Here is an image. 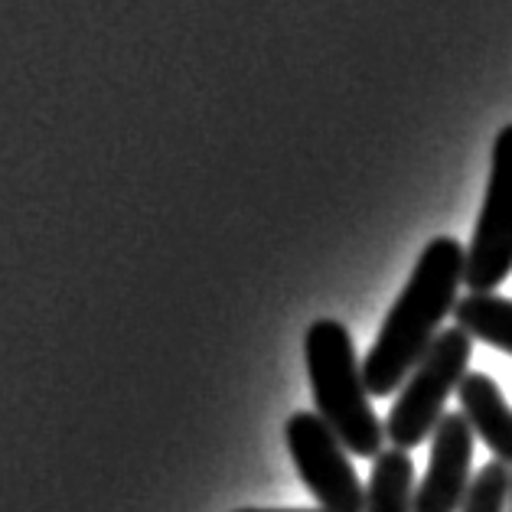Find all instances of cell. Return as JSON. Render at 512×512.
<instances>
[{"instance_id": "obj_11", "label": "cell", "mask_w": 512, "mask_h": 512, "mask_svg": "<svg viewBox=\"0 0 512 512\" xmlns=\"http://www.w3.org/2000/svg\"><path fill=\"white\" fill-rule=\"evenodd\" d=\"M235 512H323V509H235Z\"/></svg>"}, {"instance_id": "obj_1", "label": "cell", "mask_w": 512, "mask_h": 512, "mask_svg": "<svg viewBox=\"0 0 512 512\" xmlns=\"http://www.w3.org/2000/svg\"><path fill=\"white\" fill-rule=\"evenodd\" d=\"M467 271V248L451 235L424 245L415 271L385 317L376 343L362 359V379L372 398L402 392L411 369L428 353L441 323L457 307V287Z\"/></svg>"}, {"instance_id": "obj_8", "label": "cell", "mask_w": 512, "mask_h": 512, "mask_svg": "<svg viewBox=\"0 0 512 512\" xmlns=\"http://www.w3.org/2000/svg\"><path fill=\"white\" fill-rule=\"evenodd\" d=\"M415 464L408 451L385 447L372 460L366 486V512H415Z\"/></svg>"}, {"instance_id": "obj_2", "label": "cell", "mask_w": 512, "mask_h": 512, "mask_svg": "<svg viewBox=\"0 0 512 512\" xmlns=\"http://www.w3.org/2000/svg\"><path fill=\"white\" fill-rule=\"evenodd\" d=\"M304 359L317 415L356 457L376 460L385 451V424L372 411L353 336L336 320L310 323L304 336Z\"/></svg>"}, {"instance_id": "obj_7", "label": "cell", "mask_w": 512, "mask_h": 512, "mask_svg": "<svg viewBox=\"0 0 512 512\" xmlns=\"http://www.w3.org/2000/svg\"><path fill=\"white\" fill-rule=\"evenodd\" d=\"M460 411L470 421L473 434L490 447V454L499 464L512 467V408L499 385L486 372H467L457 385Z\"/></svg>"}, {"instance_id": "obj_3", "label": "cell", "mask_w": 512, "mask_h": 512, "mask_svg": "<svg viewBox=\"0 0 512 512\" xmlns=\"http://www.w3.org/2000/svg\"><path fill=\"white\" fill-rule=\"evenodd\" d=\"M473 356V336L460 330L457 323L437 333L428 353L411 369L402 392L392 402L385 418V437L398 451H415L421 441H428L434 428L444 418V402L464 382Z\"/></svg>"}, {"instance_id": "obj_5", "label": "cell", "mask_w": 512, "mask_h": 512, "mask_svg": "<svg viewBox=\"0 0 512 512\" xmlns=\"http://www.w3.org/2000/svg\"><path fill=\"white\" fill-rule=\"evenodd\" d=\"M512 274V124L496 134L490 183L467 248L464 284L470 294H493Z\"/></svg>"}, {"instance_id": "obj_10", "label": "cell", "mask_w": 512, "mask_h": 512, "mask_svg": "<svg viewBox=\"0 0 512 512\" xmlns=\"http://www.w3.org/2000/svg\"><path fill=\"white\" fill-rule=\"evenodd\" d=\"M509 483H512V473L506 464H486L477 480L470 483V493L464 499V509L460 512H506L509 506Z\"/></svg>"}, {"instance_id": "obj_9", "label": "cell", "mask_w": 512, "mask_h": 512, "mask_svg": "<svg viewBox=\"0 0 512 512\" xmlns=\"http://www.w3.org/2000/svg\"><path fill=\"white\" fill-rule=\"evenodd\" d=\"M454 323L467 330L473 340L503 349L512 356V301L499 294H470L454 307Z\"/></svg>"}, {"instance_id": "obj_4", "label": "cell", "mask_w": 512, "mask_h": 512, "mask_svg": "<svg viewBox=\"0 0 512 512\" xmlns=\"http://www.w3.org/2000/svg\"><path fill=\"white\" fill-rule=\"evenodd\" d=\"M284 441L304 486L323 512H366V486L340 437L317 411H297L287 418Z\"/></svg>"}, {"instance_id": "obj_6", "label": "cell", "mask_w": 512, "mask_h": 512, "mask_svg": "<svg viewBox=\"0 0 512 512\" xmlns=\"http://www.w3.org/2000/svg\"><path fill=\"white\" fill-rule=\"evenodd\" d=\"M473 428L464 411H447L431 434V460L415 490V512H460L470 493Z\"/></svg>"}, {"instance_id": "obj_12", "label": "cell", "mask_w": 512, "mask_h": 512, "mask_svg": "<svg viewBox=\"0 0 512 512\" xmlns=\"http://www.w3.org/2000/svg\"><path fill=\"white\" fill-rule=\"evenodd\" d=\"M506 512H512V483H509V506H506Z\"/></svg>"}]
</instances>
